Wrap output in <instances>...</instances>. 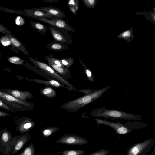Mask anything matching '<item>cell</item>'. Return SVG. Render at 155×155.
<instances>
[{
    "mask_svg": "<svg viewBox=\"0 0 155 155\" xmlns=\"http://www.w3.org/2000/svg\"><path fill=\"white\" fill-rule=\"evenodd\" d=\"M111 87V86L110 85L99 90H95L89 94L64 103L61 106V107L69 112L76 111L100 97Z\"/></svg>",
    "mask_w": 155,
    "mask_h": 155,
    "instance_id": "obj_1",
    "label": "cell"
},
{
    "mask_svg": "<svg viewBox=\"0 0 155 155\" xmlns=\"http://www.w3.org/2000/svg\"><path fill=\"white\" fill-rule=\"evenodd\" d=\"M91 116L97 118H110L127 120L135 121L140 120L143 116L132 114L115 109H108L104 107L95 109L92 111Z\"/></svg>",
    "mask_w": 155,
    "mask_h": 155,
    "instance_id": "obj_2",
    "label": "cell"
},
{
    "mask_svg": "<svg viewBox=\"0 0 155 155\" xmlns=\"http://www.w3.org/2000/svg\"><path fill=\"white\" fill-rule=\"evenodd\" d=\"M94 120L97 124L109 126L119 135L127 134L135 129L144 128L148 126L144 123L133 121L123 124L119 122H112L99 118H95Z\"/></svg>",
    "mask_w": 155,
    "mask_h": 155,
    "instance_id": "obj_3",
    "label": "cell"
},
{
    "mask_svg": "<svg viewBox=\"0 0 155 155\" xmlns=\"http://www.w3.org/2000/svg\"><path fill=\"white\" fill-rule=\"evenodd\" d=\"M0 99L16 111L26 110L34 108V104L33 103L20 100L0 91Z\"/></svg>",
    "mask_w": 155,
    "mask_h": 155,
    "instance_id": "obj_4",
    "label": "cell"
},
{
    "mask_svg": "<svg viewBox=\"0 0 155 155\" xmlns=\"http://www.w3.org/2000/svg\"><path fill=\"white\" fill-rule=\"evenodd\" d=\"M30 61L37 67L39 68L54 78L59 81L63 85H65L68 87L67 89L69 91H76L77 88L72 85L66 80L61 78L57 74L54 70L48 65L45 63L39 61L32 58L29 57Z\"/></svg>",
    "mask_w": 155,
    "mask_h": 155,
    "instance_id": "obj_5",
    "label": "cell"
},
{
    "mask_svg": "<svg viewBox=\"0 0 155 155\" xmlns=\"http://www.w3.org/2000/svg\"><path fill=\"white\" fill-rule=\"evenodd\" d=\"M154 142L153 139L150 138L143 142L134 144L128 149L126 155H146Z\"/></svg>",
    "mask_w": 155,
    "mask_h": 155,
    "instance_id": "obj_6",
    "label": "cell"
},
{
    "mask_svg": "<svg viewBox=\"0 0 155 155\" xmlns=\"http://www.w3.org/2000/svg\"><path fill=\"white\" fill-rule=\"evenodd\" d=\"M15 140V136L13 137L12 133L7 128L0 131V152L4 155H6L10 147Z\"/></svg>",
    "mask_w": 155,
    "mask_h": 155,
    "instance_id": "obj_7",
    "label": "cell"
},
{
    "mask_svg": "<svg viewBox=\"0 0 155 155\" xmlns=\"http://www.w3.org/2000/svg\"><path fill=\"white\" fill-rule=\"evenodd\" d=\"M48 29L54 41L68 45L72 43V40L68 31L51 25L49 26Z\"/></svg>",
    "mask_w": 155,
    "mask_h": 155,
    "instance_id": "obj_8",
    "label": "cell"
},
{
    "mask_svg": "<svg viewBox=\"0 0 155 155\" xmlns=\"http://www.w3.org/2000/svg\"><path fill=\"white\" fill-rule=\"evenodd\" d=\"M57 143L69 145L87 144L88 141L81 136L74 134H64L61 138L56 141Z\"/></svg>",
    "mask_w": 155,
    "mask_h": 155,
    "instance_id": "obj_9",
    "label": "cell"
},
{
    "mask_svg": "<svg viewBox=\"0 0 155 155\" xmlns=\"http://www.w3.org/2000/svg\"><path fill=\"white\" fill-rule=\"evenodd\" d=\"M34 18L50 25L65 29L69 32H74L75 31V30L68 24V22L62 18H56L51 19L39 18Z\"/></svg>",
    "mask_w": 155,
    "mask_h": 155,
    "instance_id": "obj_10",
    "label": "cell"
},
{
    "mask_svg": "<svg viewBox=\"0 0 155 155\" xmlns=\"http://www.w3.org/2000/svg\"><path fill=\"white\" fill-rule=\"evenodd\" d=\"M15 136V142L11 146L7 155H14L20 151L25 145L28 142L31 137L29 134Z\"/></svg>",
    "mask_w": 155,
    "mask_h": 155,
    "instance_id": "obj_11",
    "label": "cell"
},
{
    "mask_svg": "<svg viewBox=\"0 0 155 155\" xmlns=\"http://www.w3.org/2000/svg\"><path fill=\"white\" fill-rule=\"evenodd\" d=\"M15 122L17 125L16 130L23 134H28L35 124L32 119L28 117H21L15 120Z\"/></svg>",
    "mask_w": 155,
    "mask_h": 155,
    "instance_id": "obj_12",
    "label": "cell"
},
{
    "mask_svg": "<svg viewBox=\"0 0 155 155\" xmlns=\"http://www.w3.org/2000/svg\"><path fill=\"white\" fill-rule=\"evenodd\" d=\"M0 91L23 101H26L27 99H31L33 97L32 93L27 91H21L17 89L8 88L1 89H0Z\"/></svg>",
    "mask_w": 155,
    "mask_h": 155,
    "instance_id": "obj_13",
    "label": "cell"
},
{
    "mask_svg": "<svg viewBox=\"0 0 155 155\" xmlns=\"http://www.w3.org/2000/svg\"><path fill=\"white\" fill-rule=\"evenodd\" d=\"M25 14L28 16L33 18H45L53 19L55 18L43 12L39 8L27 9L25 11Z\"/></svg>",
    "mask_w": 155,
    "mask_h": 155,
    "instance_id": "obj_14",
    "label": "cell"
},
{
    "mask_svg": "<svg viewBox=\"0 0 155 155\" xmlns=\"http://www.w3.org/2000/svg\"><path fill=\"white\" fill-rule=\"evenodd\" d=\"M39 8L55 18H62L66 17L64 12L53 6H49L47 7H39Z\"/></svg>",
    "mask_w": 155,
    "mask_h": 155,
    "instance_id": "obj_15",
    "label": "cell"
},
{
    "mask_svg": "<svg viewBox=\"0 0 155 155\" xmlns=\"http://www.w3.org/2000/svg\"><path fill=\"white\" fill-rule=\"evenodd\" d=\"M48 65L55 72L65 80L70 79L72 77L71 74L68 68H61L51 63H48Z\"/></svg>",
    "mask_w": 155,
    "mask_h": 155,
    "instance_id": "obj_16",
    "label": "cell"
},
{
    "mask_svg": "<svg viewBox=\"0 0 155 155\" xmlns=\"http://www.w3.org/2000/svg\"><path fill=\"white\" fill-rule=\"evenodd\" d=\"M25 79L38 84H45L46 86H50L56 88H67L64 85L54 80L46 81L37 79L29 78H25Z\"/></svg>",
    "mask_w": 155,
    "mask_h": 155,
    "instance_id": "obj_17",
    "label": "cell"
},
{
    "mask_svg": "<svg viewBox=\"0 0 155 155\" xmlns=\"http://www.w3.org/2000/svg\"><path fill=\"white\" fill-rule=\"evenodd\" d=\"M5 35L7 36L9 39L12 44L17 48L23 54L30 57V55L24 45L16 38L13 35L7 34Z\"/></svg>",
    "mask_w": 155,
    "mask_h": 155,
    "instance_id": "obj_18",
    "label": "cell"
},
{
    "mask_svg": "<svg viewBox=\"0 0 155 155\" xmlns=\"http://www.w3.org/2000/svg\"><path fill=\"white\" fill-rule=\"evenodd\" d=\"M48 48L53 51H61L67 50L68 48L66 44L61 42L54 41L47 46Z\"/></svg>",
    "mask_w": 155,
    "mask_h": 155,
    "instance_id": "obj_19",
    "label": "cell"
},
{
    "mask_svg": "<svg viewBox=\"0 0 155 155\" xmlns=\"http://www.w3.org/2000/svg\"><path fill=\"white\" fill-rule=\"evenodd\" d=\"M133 27L124 31L117 36V38L126 40L128 42H132L134 41L133 33Z\"/></svg>",
    "mask_w": 155,
    "mask_h": 155,
    "instance_id": "obj_20",
    "label": "cell"
},
{
    "mask_svg": "<svg viewBox=\"0 0 155 155\" xmlns=\"http://www.w3.org/2000/svg\"><path fill=\"white\" fill-rule=\"evenodd\" d=\"M40 92L44 97L49 98H54L57 95L55 90L51 87L46 86L43 88Z\"/></svg>",
    "mask_w": 155,
    "mask_h": 155,
    "instance_id": "obj_21",
    "label": "cell"
},
{
    "mask_svg": "<svg viewBox=\"0 0 155 155\" xmlns=\"http://www.w3.org/2000/svg\"><path fill=\"white\" fill-rule=\"evenodd\" d=\"M30 23L32 27L40 34L44 35L48 30L47 27L42 23L34 21H30Z\"/></svg>",
    "mask_w": 155,
    "mask_h": 155,
    "instance_id": "obj_22",
    "label": "cell"
},
{
    "mask_svg": "<svg viewBox=\"0 0 155 155\" xmlns=\"http://www.w3.org/2000/svg\"><path fill=\"white\" fill-rule=\"evenodd\" d=\"M79 2L78 0H69L67 3L69 10L75 15L79 8Z\"/></svg>",
    "mask_w": 155,
    "mask_h": 155,
    "instance_id": "obj_23",
    "label": "cell"
},
{
    "mask_svg": "<svg viewBox=\"0 0 155 155\" xmlns=\"http://www.w3.org/2000/svg\"><path fill=\"white\" fill-rule=\"evenodd\" d=\"M59 129V128L58 127L53 126L47 127L42 130V134L44 137H48Z\"/></svg>",
    "mask_w": 155,
    "mask_h": 155,
    "instance_id": "obj_24",
    "label": "cell"
},
{
    "mask_svg": "<svg viewBox=\"0 0 155 155\" xmlns=\"http://www.w3.org/2000/svg\"><path fill=\"white\" fill-rule=\"evenodd\" d=\"M85 153L84 150L75 149L67 150L57 152L58 153H61V155H82Z\"/></svg>",
    "mask_w": 155,
    "mask_h": 155,
    "instance_id": "obj_25",
    "label": "cell"
},
{
    "mask_svg": "<svg viewBox=\"0 0 155 155\" xmlns=\"http://www.w3.org/2000/svg\"><path fill=\"white\" fill-rule=\"evenodd\" d=\"M79 62L82 65L84 68L87 78L89 81L93 82L95 79V77L93 72L81 60L79 59Z\"/></svg>",
    "mask_w": 155,
    "mask_h": 155,
    "instance_id": "obj_26",
    "label": "cell"
},
{
    "mask_svg": "<svg viewBox=\"0 0 155 155\" xmlns=\"http://www.w3.org/2000/svg\"><path fill=\"white\" fill-rule=\"evenodd\" d=\"M49 56H45L44 57L48 63L54 64L56 66L61 68H64L61 62V60L56 58L49 54Z\"/></svg>",
    "mask_w": 155,
    "mask_h": 155,
    "instance_id": "obj_27",
    "label": "cell"
},
{
    "mask_svg": "<svg viewBox=\"0 0 155 155\" xmlns=\"http://www.w3.org/2000/svg\"><path fill=\"white\" fill-rule=\"evenodd\" d=\"M35 150L33 144L32 143L27 147L21 153L17 155H35Z\"/></svg>",
    "mask_w": 155,
    "mask_h": 155,
    "instance_id": "obj_28",
    "label": "cell"
},
{
    "mask_svg": "<svg viewBox=\"0 0 155 155\" xmlns=\"http://www.w3.org/2000/svg\"><path fill=\"white\" fill-rule=\"evenodd\" d=\"M61 61L64 68H68L74 64L75 59L72 57H68L61 60Z\"/></svg>",
    "mask_w": 155,
    "mask_h": 155,
    "instance_id": "obj_29",
    "label": "cell"
},
{
    "mask_svg": "<svg viewBox=\"0 0 155 155\" xmlns=\"http://www.w3.org/2000/svg\"><path fill=\"white\" fill-rule=\"evenodd\" d=\"M8 61L11 63L16 64H22L25 60H23L18 57H12L8 58Z\"/></svg>",
    "mask_w": 155,
    "mask_h": 155,
    "instance_id": "obj_30",
    "label": "cell"
},
{
    "mask_svg": "<svg viewBox=\"0 0 155 155\" xmlns=\"http://www.w3.org/2000/svg\"><path fill=\"white\" fill-rule=\"evenodd\" d=\"M82 1L85 6L92 9L94 8L97 2V0H82Z\"/></svg>",
    "mask_w": 155,
    "mask_h": 155,
    "instance_id": "obj_31",
    "label": "cell"
},
{
    "mask_svg": "<svg viewBox=\"0 0 155 155\" xmlns=\"http://www.w3.org/2000/svg\"><path fill=\"white\" fill-rule=\"evenodd\" d=\"M0 43L5 46H8L12 44L9 39L7 36L5 35L2 36L0 38Z\"/></svg>",
    "mask_w": 155,
    "mask_h": 155,
    "instance_id": "obj_32",
    "label": "cell"
},
{
    "mask_svg": "<svg viewBox=\"0 0 155 155\" xmlns=\"http://www.w3.org/2000/svg\"><path fill=\"white\" fill-rule=\"evenodd\" d=\"M0 108L4 109L8 111H10L12 113L13 112V113H15L16 111L15 109L8 106L0 99Z\"/></svg>",
    "mask_w": 155,
    "mask_h": 155,
    "instance_id": "obj_33",
    "label": "cell"
},
{
    "mask_svg": "<svg viewBox=\"0 0 155 155\" xmlns=\"http://www.w3.org/2000/svg\"><path fill=\"white\" fill-rule=\"evenodd\" d=\"M110 151V150L103 149L95 151L90 155H107Z\"/></svg>",
    "mask_w": 155,
    "mask_h": 155,
    "instance_id": "obj_34",
    "label": "cell"
},
{
    "mask_svg": "<svg viewBox=\"0 0 155 155\" xmlns=\"http://www.w3.org/2000/svg\"><path fill=\"white\" fill-rule=\"evenodd\" d=\"M15 23L17 25L21 26L24 25L25 21L21 17L18 16L15 19Z\"/></svg>",
    "mask_w": 155,
    "mask_h": 155,
    "instance_id": "obj_35",
    "label": "cell"
},
{
    "mask_svg": "<svg viewBox=\"0 0 155 155\" xmlns=\"http://www.w3.org/2000/svg\"><path fill=\"white\" fill-rule=\"evenodd\" d=\"M0 32L3 33L5 35L7 34H9L13 35L12 33L4 26L0 24Z\"/></svg>",
    "mask_w": 155,
    "mask_h": 155,
    "instance_id": "obj_36",
    "label": "cell"
},
{
    "mask_svg": "<svg viewBox=\"0 0 155 155\" xmlns=\"http://www.w3.org/2000/svg\"><path fill=\"white\" fill-rule=\"evenodd\" d=\"M95 90L91 89H77L76 91L83 93L85 95H87L92 92Z\"/></svg>",
    "mask_w": 155,
    "mask_h": 155,
    "instance_id": "obj_37",
    "label": "cell"
},
{
    "mask_svg": "<svg viewBox=\"0 0 155 155\" xmlns=\"http://www.w3.org/2000/svg\"><path fill=\"white\" fill-rule=\"evenodd\" d=\"M10 115L8 113L0 111V117L9 116Z\"/></svg>",
    "mask_w": 155,
    "mask_h": 155,
    "instance_id": "obj_38",
    "label": "cell"
},
{
    "mask_svg": "<svg viewBox=\"0 0 155 155\" xmlns=\"http://www.w3.org/2000/svg\"><path fill=\"white\" fill-rule=\"evenodd\" d=\"M48 2L55 3L59 1V0H42Z\"/></svg>",
    "mask_w": 155,
    "mask_h": 155,
    "instance_id": "obj_39",
    "label": "cell"
},
{
    "mask_svg": "<svg viewBox=\"0 0 155 155\" xmlns=\"http://www.w3.org/2000/svg\"><path fill=\"white\" fill-rule=\"evenodd\" d=\"M1 53H0V57H1Z\"/></svg>",
    "mask_w": 155,
    "mask_h": 155,
    "instance_id": "obj_40",
    "label": "cell"
}]
</instances>
